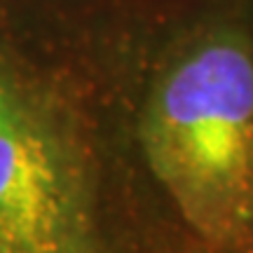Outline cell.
Segmentation results:
<instances>
[{
	"instance_id": "6da1fadb",
	"label": "cell",
	"mask_w": 253,
	"mask_h": 253,
	"mask_svg": "<svg viewBox=\"0 0 253 253\" xmlns=\"http://www.w3.org/2000/svg\"><path fill=\"white\" fill-rule=\"evenodd\" d=\"M153 176L192 230L253 244V33L232 19L192 31L157 73L141 118Z\"/></svg>"
},
{
	"instance_id": "7a4b0ae2",
	"label": "cell",
	"mask_w": 253,
	"mask_h": 253,
	"mask_svg": "<svg viewBox=\"0 0 253 253\" xmlns=\"http://www.w3.org/2000/svg\"><path fill=\"white\" fill-rule=\"evenodd\" d=\"M78 204V171L59 129L0 78V253H61Z\"/></svg>"
}]
</instances>
